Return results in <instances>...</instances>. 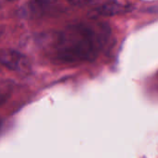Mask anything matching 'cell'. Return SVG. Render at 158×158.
Segmentation results:
<instances>
[{
  "instance_id": "cell-1",
  "label": "cell",
  "mask_w": 158,
  "mask_h": 158,
  "mask_svg": "<svg viewBox=\"0 0 158 158\" xmlns=\"http://www.w3.org/2000/svg\"><path fill=\"white\" fill-rule=\"evenodd\" d=\"M110 28L102 22L72 24L55 34L50 57L64 65L94 60L106 46Z\"/></svg>"
},
{
  "instance_id": "cell-2",
  "label": "cell",
  "mask_w": 158,
  "mask_h": 158,
  "mask_svg": "<svg viewBox=\"0 0 158 158\" xmlns=\"http://www.w3.org/2000/svg\"><path fill=\"white\" fill-rule=\"evenodd\" d=\"M0 64L6 69L25 74L31 70V62L22 53L14 49H0Z\"/></svg>"
},
{
  "instance_id": "cell-3",
  "label": "cell",
  "mask_w": 158,
  "mask_h": 158,
  "mask_svg": "<svg viewBox=\"0 0 158 158\" xmlns=\"http://www.w3.org/2000/svg\"><path fill=\"white\" fill-rule=\"evenodd\" d=\"M133 8L134 5L129 2L107 1L102 4L98 3L97 6H94V8L89 11V16L92 17V19H96L99 17H111L131 12Z\"/></svg>"
},
{
  "instance_id": "cell-4",
  "label": "cell",
  "mask_w": 158,
  "mask_h": 158,
  "mask_svg": "<svg viewBox=\"0 0 158 158\" xmlns=\"http://www.w3.org/2000/svg\"><path fill=\"white\" fill-rule=\"evenodd\" d=\"M55 6V2L51 1H31L24 5L21 8L20 14L23 15V17H39L56 7Z\"/></svg>"
},
{
  "instance_id": "cell-5",
  "label": "cell",
  "mask_w": 158,
  "mask_h": 158,
  "mask_svg": "<svg viewBox=\"0 0 158 158\" xmlns=\"http://www.w3.org/2000/svg\"><path fill=\"white\" fill-rule=\"evenodd\" d=\"M8 97H9V94L5 92H0V106L3 105L5 102H6Z\"/></svg>"
},
{
  "instance_id": "cell-6",
  "label": "cell",
  "mask_w": 158,
  "mask_h": 158,
  "mask_svg": "<svg viewBox=\"0 0 158 158\" xmlns=\"http://www.w3.org/2000/svg\"><path fill=\"white\" fill-rule=\"evenodd\" d=\"M2 32H3V31H2V29L0 28V36H1V34H2Z\"/></svg>"
},
{
  "instance_id": "cell-7",
  "label": "cell",
  "mask_w": 158,
  "mask_h": 158,
  "mask_svg": "<svg viewBox=\"0 0 158 158\" xmlns=\"http://www.w3.org/2000/svg\"><path fill=\"white\" fill-rule=\"evenodd\" d=\"M1 5H2V3H0V6H1Z\"/></svg>"
},
{
  "instance_id": "cell-8",
  "label": "cell",
  "mask_w": 158,
  "mask_h": 158,
  "mask_svg": "<svg viewBox=\"0 0 158 158\" xmlns=\"http://www.w3.org/2000/svg\"><path fill=\"white\" fill-rule=\"evenodd\" d=\"M0 125H1V121H0Z\"/></svg>"
}]
</instances>
